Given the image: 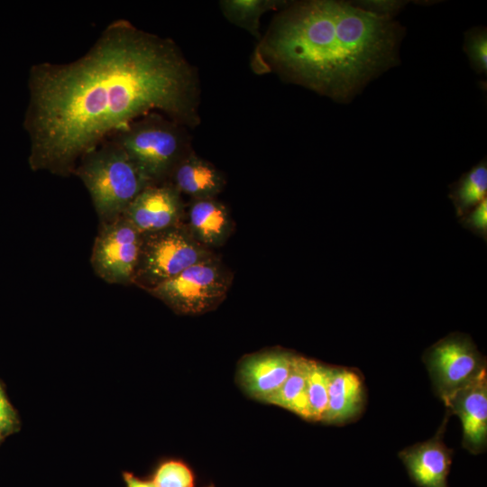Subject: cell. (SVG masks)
<instances>
[{
  "instance_id": "cell-19",
  "label": "cell",
  "mask_w": 487,
  "mask_h": 487,
  "mask_svg": "<svg viewBox=\"0 0 487 487\" xmlns=\"http://www.w3.org/2000/svg\"><path fill=\"white\" fill-rule=\"evenodd\" d=\"M329 366L309 360L308 376V410L309 420H322L327 407Z\"/></svg>"
},
{
  "instance_id": "cell-5",
  "label": "cell",
  "mask_w": 487,
  "mask_h": 487,
  "mask_svg": "<svg viewBox=\"0 0 487 487\" xmlns=\"http://www.w3.org/2000/svg\"><path fill=\"white\" fill-rule=\"evenodd\" d=\"M213 255L183 223L143 234L133 284L146 291Z\"/></svg>"
},
{
  "instance_id": "cell-16",
  "label": "cell",
  "mask_w": 487,
  "mask_h": 487,
  "mask_svg": "<svg viewBox=\"0 0 487 487\" xmlns=\"http://www.w3.org/2000/svg\"><path fill=\"white\" fill-rule=\"evenodd\" d=\"M309 360L295 355L287 379L279 390L264 401L287 409L308 419L307 388Z\"/></svg>"
},
{
  "instance_id": "cell-8",
  "label": "cell",
  "mask_w": 487,
  "mask_h": 487,
  "mask_svg": "<svg viewBox=\"0 0 487 487\" xmlns=\"http://www.w3.org/2000/svg\"><path fill=\"white\" fill-rule=\"evenodd\" d=\"M142 234L123 216L101 222L90 262L95 273L111 284H133Z\"/></svg>"
},
{
  "instance_id": "cell-21",
  "label": "cell",
  "mask_w": 487,
  "mask_h": 487,
  "mask_svg": "<svg viewBox=\"0 0 487 487\" xmlns=\"http://www.w3.org/2000/svg\"><path fill=\"white\" fill-rule=\"evenodd\" d=\"M152 482L156 487H193V475L184 464L169 461L158 468Z\"/></svg>"
},
{
  "instance_id": "cell-10",
  "label": "cell",
  "mask_w": 487,
  "mask_h": 487,
  "mask_svg": "<svg viewBox=\"0 0 487 487\" xmlns=\"http://www.w3.org/2000/svg\"><path fill=\"white\" fill-rule=\"evenodd\" d=\"M443 402L447 412L458 416L462 422L463 446L473 455L484 452L487 445L486 371Z\"/></svg>"
},
{
  "instance_id": "cell-20",
  "label": "cell",
  "mask_w": 487,
  "mask_h": 487,
  "mask_svg": "<svg viewBox=\"0 0 487 487\" xmlns=\"http://www.w3.org/2000/svg\"><path fill=\"white\" fill-rule=\"evenodd\" d=\"M464 51L472 68L479 74L487 71V33L483 27H474L465 33Z\"/></svg>"
},
{
  "instance_id": "cell-14",
  "label": "cell",
  "mask_w": 487,
  "mask_h": 487,
  "mask_svg": "<svg viewBox=\"0 0 487 487\" xmlns=\"http://www.w3.org/2000/svg\"><path fill=\"white\" fill-rule=\"evenodd\" d=\"M187 220L191 235L208 249L224 244L233 230L226 207L215 198L193 199Z\"/></svg>"
},
{
  "instance_id": "cell-15",
  "label": "cell",
  "mask_w": 487,
  "mask_h": 487,
  "mask_svg": "<svg viewBox=\"0 0 487 487\" xmlns=\"http://www.w3.org/2000/svg\"><path fill=\"white\" fill-rule=\"evenodd\" d=\"M170 182L179 193L193 199L213 198L223 188L221 172L208 161L195 154L185 155L176 165Z\"/></svg>"
},
{
  "instance_id": "cell-9",
  "label": "cell",
  "mask_w": 487,
  "mask_h": 487,
  "mask_svg": "<svg viewBox=\"0 0 487 487\" xmlns=\"http://www.w3.org/2000/svg\"><path fill=\"white\" fill-rule=\"evenodd\" d=\"M183 216L180 193L170 182L147 186L123 214L142 235L178 225Z\"/></svg>"
},
{
  "instance_id": "cell-13",
  "label": "cell",
  "mask_w": 487,
  "mask_h": 487,
  "mask_svg": "<svg viewBox=\"0 0 487 487\" xmlns=\"http://www.w3.org/2000/svg\"><path fill=\"white\" fill-rule=\"evenodd\" d=\"M365 400L362 377L352 369L330 367L327 407L322 421L343 424L356 418Z\"/></svg>"
},
{
  "instance_id": "cell-4",
  "label": "cell",
  "mask_w": 487,
  "mask_h": 487,
  "mask_svg": "<svg viewBox=\"0 0 487 487\" xmlns=\"http://www.w3.org/2000/svg\"><path fill=\"white\" fill-rule=\"evenodd\" d=\"M142 175L152 184L168 182L185 156V138L178 123L156 112L147 114L112 133Z\"/></svg>"
},
{
  "instance_id": "cell-22",
  "label": "cell",
  "mask_w": 487,
  "mask_h": 487,
  "mask_svg": "<svg viewBox=\"0 0 487 487\" xmlns=\"http://www.w3.org/2000/svg\"><path fill=\"white\" fill-rule=\"evenodd\" d=\"M462 225L486 240L487 237V199H483L461 218Z\"/></svg>"
},
{
  "instance_id": "cell-6",
  "label": "cell",
  "mask_w": 487,
  "mask_h": 487,
  "mask_svg": "<svg viewBox=\"0 0 487 487\" xmlns=\"http://www.w3.org/2000/svg\"><path fill=\"white\" fill-rule=\"evenodd\" d=\"M231 280L229 271L213 255L146 291L178 313L198 315L225 299Z\"/></svg>"
},
{
  "instance_id": "cell-12",
  "label": "cell",
  "mask_w": 487,
  "mask_h": 487,
  "mask_svg": "<svg viewBox=\"0 0 487 487\" xmlns=\"http://www.w3.org/2000/svg\"><path fill=\"white\" fill-rule=\"evenodd\" d=\"M295 354L287 351H270L250 355L240 366V380L253 397L266 400L287 379Z\"/></svg>"
},
{
  "instance_id": "cell-17",
  "label": "cell",
  "mask_w": 487,
  "mask_h": 487,
  "mask_svg": "<svg viewBox=\"0 0 487 487\" xmlns=\"http://www.w3.org/2000/svg\"><path fill=\"white\" fill-rule=\"evenodd\" d=\"M487 164L482 160L450 186L449 198L458 216H464L486 198Z\"/></svg>"
},
{
  "instance_id": "cell-2",
  "label": "cell",
  "mask_w": 487,
  "mask_h": 487,
  "mask_svg": "<svg viewBox=\"0 0 487 487\" xmlns=\"http://www.w3.org/2000/svg\"><path fill=\"white\" fill-rule=\"evenodd\" d=\"M402 28L342 1H309L281 14L268 36L271 61L298 83L340 102L398 61Z\"/></svg>"
},
{
  "instance_id": "cell-23",
  "label": "cell",
  "mask_w": 487,
  "mask_h": 487,
  "mask_svg": "<svg viewBox=\"0 0 487 487\" xmlns=\"http://www.w3.org/2000/svg\"><path fill=\"white\" fill-rule=\"evenodd\" d=\"M17 427V415L0 385V437L12 433Z\"/></svg>"
},
{
  "instance_id": "cell-25",
  "label": "cell",
  "mask_w": 487,
  "mask_h": 487,
  "mask_svg": "<svg viewBox=\"0 0 487 487\" xmlns=\"http://www.w3.org/2000/svg\"><path fill=\"white\" fill-rule=\"evenodd\" d=\"M124 479L127 487H156L153 482L139 479L130 473H124Z\"/></svg>"
},
{
  "instance_id": "cell-18",
  "label": "cell",
  "mask_w": 487,
  "mask_h": 487,
  "mask_svg": "<svg viewBox=\"0 0 487 487\" xmlns=\"http://www.w3.org/2000/svg\"><path fill=\"white\" fill-rule=\"evenodd\" d=\"M280 4L271 0H226L220 5L228 20L258 37L262 14Z\"/></svg>"
},
{
  "instance_id": "cell-1",
  "label": "cell",
  "mask_w": 487,
  "mask_h": 487,
  "mask_svg": "<svg viewBox=\"0 0 487 487\" xmlns=\"http://www.w3.org/2000/svg\"><path fill=\"white\" fill-rule=\"evenodd\" d=\"M28 87L29 165L61 177L147 114L162 112L178 124L194 120L195 80L188 62L170 40L124 19L110 23L79 59L33 65Z\"/></svg>"
},
{
  "instance_id": "cell-3",
  "label": "cell",
  "mask_w": 487,
  "mask_h": 487,
  "mask_svg": "<svg viewBox=\"0 0 487 487\" xmlns=\"http://www.w3.org/2000/svg\"><path fill=\"white\" fill-rule=\"evenodd\" d=\"M73 174L87 188L101 222L123 216L136 196L152 185L111 137L83 155Z\"/></svg>"
},
{
  "instance_id": "cell-24",
  "label": "cell",
  "mask_w": 487,
  "mask_h": 487,
  "mask_svg": "<svg viewBox=\"0 0 487 487\" xmlns=\"http://www.w3.org/2000/svg\"><path fill=\"white\" fill-rule=\"evenodd\" d=\"M354 5L368 12L391 18L403 5V2L397 1H362Z\"/></svg>"
},
{
  "instance_id": "cell-7",
  "label": "cell",
  "mask_w": 487,
  "mask_h": 487,
  "mask_svg": "<svg viewBox=\"0 0 487 487\" xmlns=\"http://www.w3.org/2000/svg\"><path fill=\"white\" fill-rule=\"evenodd\" d=\"M423 361L443 401L486 371L485 358L470 336L461 333H452L432 345Z\"/></svg>"
},
{
  "instance_id": "cell-11",
  "label": "cell",
  "mask_w": 487,
  "mask_h": 487,
  "mask_svg": "<svg viewBox=\"0 0 487 487\" xmlns=\"http://www.w3.org/2000/svg\"><path fill=\"white\" fill-rule=\"evenodd\" d=\"M447 418L433 437L399 453L410 480L418 487H448L447 477L454 451L443 441Z\"/></svg>"
},
{
  "instance_id": "cell-26",
  "label": "cell",
  "mask_w": 487,
  "mask_h": 487,
  "mask_svg": "<svg viewBox=\"0 0 487 487\" xmlns=\"http://www.w3.org/2000/svg\"><path fill=\"white\" fill-rule=\"evenodd\" d=\"M1 439H2V438L0 437V440H1Z\"/></svg>"
}]
</instances>
